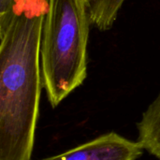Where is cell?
<instances>
[{
    "instance_id": "6da1fadb",
    "label": "cell",
    "mask_w": 160,
    "mask_h": 160,
    "mask_svg": "<svg viewBox=\"0 0 160 160\" xmlns=\"http://www.w3.org/2000/svg\"><path fill=\"white\" fill-rule=\"evenodd\" d=\"M49 0H18L0 29V160H31L43 87L40 46Z\"/></svg>"
},
{
    "instance_id": "7a4b0ae2",
    "label": "cell",
    "mask_w": 160,
    "mask_h": 160,
    "mask_svg": "<svg viewBox=\"0 0 160 160\" xmlns=\"http://www.w3.org/2000/svg\"><path fill=\"white\" fill-rule=\"evenodd\" d=\"M91 23L86 0H49L40 61L43 87L52 108L86 79Z\"/></svg>"
},
{
    "instance_id": "3957f363",
    "label": "cell",
    "mask_w": 160,
    "mask_h": 160,
    "mask_svg": "<svg viewBox=\"0 0 160 160\" xmlns=\"http://www.w3.org/2000/svg\"><path fill=\"white\" fill-rule=\"evenodd\" d=\"M142 152L138 142L109 132L67 152L39 160H137Z\"/></svg>"
},
{
    "instance_id": "277c9868",
    "label": "cell",
    "mask_w": 160,
    "mask_h": 160,
    "mask_svg": "<svg viewBox=\"0 0 160 160\" xmlns=\"http://www.w3.org/2000/svg\"><path fill=\"white\" fill-rule=\"evenodd\" d=\"M137 128L142 148L160 160V93L143 112Z\"/></svg>"
},
{
    "instance_id": "5b68a950",
    "label": "cell",
    "mask_w": 160,
    "mask_h": 160,
    "mask_svg": "<svg viewBox=\"0 0 160 160\" xmlns=\"http://www.w3.org/2000/svg\"><path fill=\"white\" fill-rule=\"evenodd\" d=\"M126 0H86L92 23L102 31L114 23Z\"/></svg>"
},
{
    "instance_id": "8992f818",
    "label": "cell",
    "mask_w": 160,
    "mask_h": 160,
    "mask_svg": "<svg viewBox=\"0 0 160 160\" xmlns=\"http://www.w3.org/2000/svg\"><path fill=\"white\" fill-rule=\"evenodd\" d=\"M17 1L18 0H0V29L9 21L13 7Z\"/></svg>"
}]
</instances>
